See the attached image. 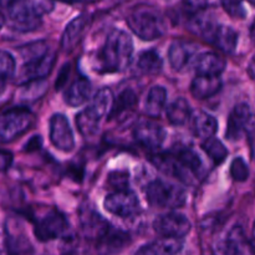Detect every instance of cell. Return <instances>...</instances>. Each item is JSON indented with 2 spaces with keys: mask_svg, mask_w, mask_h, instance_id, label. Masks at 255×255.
<instances>
[{
  "mask_svg": "<svg viewBox=\"0 0 255 255\" xmlns=\"http://www.w3.org/2000/svg\"><path fill=\"white\" fill-rule=\"evenodd\" d=\"M222 89V80L219 76H204L197 75L191 84V92L197 100H207L218 94Z\"/></svg>",
  "mask_w": 255,
  "mask_h": 255,
  "instance_id": "19",
  "label": "cell"
},
{
  "mask_svg": "<svg viewBox=\"0 0 255 255\" xmlns=\"http://www.w3.org/2000/svg\"><path fill=\"white\" fill-rule=\"evenodd\" d=\"M212 41L219 50L226 54H232L238 44V32L228 25H218Z\"/></svg>",
  "mask_w": 255,
  "mask_h": 255,
  "instance_id": "24",
  "label": "cell"
},
{
  "mask_svg": "<svg viewBox=\"0 0 255 255\" xmlns=\"http://www.w3.org/2000/svg\"><path fill=\"white\" fill-rule=\"evenodd\" d=\"M129 29L142 40L152 41L167 32V22L158 9L152 6H139L127 17Z\"/></svg>",
  "mask_w": 255,
  "mask_h": 255,
  "instance_id": "3",
  "label": "cell"
},
{
  "mask_svg": "<svg viewBox=\"0 0 255 255\" xmlns=\"http://www.w3.org/2000/svg\"><path fill=\"white\" fill-rule=\"evenodd\" d=\"M248 72H249V75H251V77L255 79V55L253 56V59L251 60V62H249Z\"/></svg>",
  "mask_w": 255,
  "mask_h": 255,
  "instance_id": "39",
  "label": "cell"
},
{
  "mask_svg": "<svg viewBox=\"0 0 255 255\" xmlns=\"http://www.w3.org/2000/svg\"><path fill=\"white\" fill-rule=\"evenodd\" d=\"M133 54V41L129 34L115 29L107 35L101 51V62L107 71H124L127 69Z\"/></svg>",
  "mask_w": 255,
  "mask_h": 255,
  "instance_id": "1",
  "label": "cell"
},
{
  "mask_svg": "<svg viewBox=\"0 0 255 255\" xmlns=\"http://www.w3.org/2000/svg\"><path fill=\"white\" fill-rule=\"evenodd\" d=\"M81 226L84 233L89 237L101 239L110 232V226L99 213L92 208H84L81 211Z\"/></svg>",
  "mask_w": 255,
  "mask_h": 255,
  "instance_id": "18",
  "label": "cell"
},
{
  "mask_svg": "<svg viewBox=\"0 0 255 255\" xmlns=\"http://www.w3.org/2000/svg\"><path fill=\"white\" fill-rule=\"evenodd\" d=\"M251 37H252V40H253V42L255 44V20H254L253 24H252V26H251Z\"/></svg>",
  "mask_w": 255,
  "mask_h": 255,
  "instance_id": "40",
  "label": "cell"
},
{
  "mask_svg": "<svg viewBox=\"0 0 255 255\" xmlns=\"http://www.w3.org/2000/svg\"><path fill=\"white\" fill-rule=\"evenodd\" d=\"M196 51L197 46L192 42L174 41L168 50L169 64L176 71H182L188 66Z\"/></svg>",
  "mask_w": 255,
  "mask_h": 255,
  "instance_id": "15",
  "label": "cell"
},
{
  "mask_svg": "<svg viewBox=\"0 0 255 255\" xmlns=\"http://www.w3.org/2000/svg\"><path fill=\"white\" fill-rule=\"evenodd\" d=\"M0 255H1V254H0Z\"/></svg>",
  "mask_w": 255,
  "mask_h": 255,
  "instance_id": "42",
  "label": "cell"
},
{
  "mask_svg": "<svg viewBox=\"0 0 255 255\" xmlns=\"http://www.w3.org/2000/svg\"><path fill=\"white\" fill-rule=\"evenodd\" d=\"M55 59H56V54L50 51H45L27 59L19 74L20 84L44 80L51 72Z\"/></svg>",
  "mask_w": 255,
  "mask_h": 255,
  "instance_id": "9",
  "label": "cell"
},
{
  "mask_svg": "<svg viewBox=\"0 0 255 255\" xmlns=\"http://www.w3.org/2000/svg\"><path fill=\"white\" fill-rule=\"evenodd\" d=\"M126 239L127 237L125 236V234H110L109 232L106 236H104L100 239L102 252H104L105 254H111L115 253L116 251H120V249L125 246V243H126Z\"/></svg>",
  "mask_w": 255,
  "mask_h": 255,
  "instance_id": "33",
  "label": "cell"
},
{
  "mask_svg": "<svg viewBox=\"0 0 255 255\" xmlns=\"http://www.w3.org/2000/svg\"><path fill=\"white\" fill-rule=\"evenodd\" d=\"M134 139L141 146L148 149H157L163 144L166 139V131L156 121L146 120L141 121L133 129Z\"/></svg>",
  "mask_w": 255,
  "mask_h": 255,
  "instance_id": "12",
  "label": "cell"
},
{
  "mask_svg": "<svg viewBox=\"0 0 255 255\" xmlns=\"http://www.w3.org/2000/svg\"><path fill=\"white\" fill-rule=\"evenodd\" d=\"M146 197L149 204L157 208L176 209L186 203V192L181 187L163 179L149 182L146 188Z\"/></svg>",
  "mask_w": 255,
  "mask_h": 255,
  "instance_id": "4",
  "label": "cell"
},
{
  "mask_svg": "<svg viewBox=\"0 0 255 255\" xmlns=\"http://www.w3.org/2000/svg\"><path fill=\"white\" fill-rule=\"evenodd\" d=\"M182 248L181 239L162 238L143 246L134 255H177Z\"/></svg>",
  "mask_w": 255,
  "mask_h": 255,
  "instance_id": "22",
  "label": "cell"
},
{
  "mask_svg": "<svg viewBox=\"0 0 255 255\" xmlns=\"http://www.w3.org/2000/svg\"><path fill=\"white\" fill-rule=\"evenodd\" d=\"M104 115L100 111H97L95 107L91 105L82 110L79 115L76 116V125L79 128L80 133L84 137H92L97 133L100 127V121Z\"/></svg>",
  "mask_w": 255,
  "mask_h": 255,
  "instance_id": "21",
  "label": "cell"
},
{
  "mask_svg": "<svg viewBox=\"0 0 255 255\" xmlns=\"http://www.w3.org/2000/svg\"><path fill=\"white\" fill-rule=\"evenodd\" d=\"M4 25H5V16L1 14V12H0V29H1Z\"/></svg>",
  "mask_w": 255,
  "mask_h": 255,
  "instance_id": "41",
  "label": "cell"
},
{
  "mask_svg": "<svg viewBox=\"0 0 255 255\" xmlns=\"http://www.w3.org/2000/svg\"><path fill=\"white\" fill-rule=\"evenodd\" d=\"M12 162V154L10 152L0 149V172L6 171Z\"/></svg>",
  "mask_w": 255,
  "mask_h": 255,
  "instance_id": "38",
  "label": "cell"
},
{
  "mask_svg": "<svg viewBox=\"0 0 255 255\" xmlns=\"http://www.w3.org/2000/svg\"><path fill=\"white\" fill-rule=\"evenodd\" d=\"M169 122L173 125H184L192 115V107L189 102L183 97L176 99L166 110Z\"/></svg>",
  "mask_w": 255,
  "mask_h": 255,
  "instance_id": "28",
  "label": "cell"
},
{
  "mask_svg": "<svg viewBox=\"0 0 255 255\" xmlns=\"http://www.w3.org/2000/svg\"><path fill=\"white\" fill-rule=\"evenodd\" d=\"M91 82L85 77L75 80L65 92V101L69 106L77 107L85 104L91 96Z\"/></svg>",
  "mask_w": 255,
  "mask_h": 255,
  "instance_id": "23",
  "label": "cell"
},
{
  "mask_svg": "<svg viewBox=\"0 0 255 255\" xmlns=\"http://www.w3.org/2000/svg\"><path fill=\"white\" fill-rule=\"evenodd\" d=\"M193 129L197 137L202 138L203 141H207V139L214 137L217 129H218V122H217L216 117L207 114V112L201 111L194 115Z\"/></svg>",
  "mask_w": 255,
  "mask_h": 255,
  "instance_id": "25",
  "label": "cell"
},
{
  "mask_svg": "<svg viewBox=\"0 0 255 255\" xmlns=\"http://www.w3.org/2000/svg\"><path fill=\"white\" fill-rule=\"evenodd\" d=\"M222 6L224 7V10H226L232 17L243 19L247 15V11L246 9H244L243 4L239 1H223L222 2Z\"/></svg>",
  "mask_w": 255,
  "mask_h": 255,
  "instance_id": "37",
  "label": "cell"
},
{
  "mask_svg": "<svg viewBox=\"0 0 255 255\" xmlns=\"http://www.w3.org/2000/svg\"><path fill=\"white\" fill-rule=\"evenodd\" d=\"M35 124V116L27 109H12L0 114V142L7 143L26 133Z\"/></svg>",
  "mask_w": 255,
  "mask_h": 255,
  "instance_id": "5",
  "label": "cell"
},
{
  "mask_svg": "<svg viewBox=\"0 0 255 255\" xmlns=\"http://www.w3.org/2000/svg\"><path fill=\"white\" fill-rule=\"evenodd\" d=\"M50 139L57 149L70 152L75 147V137L65 115L55 114L50 119Z\"/></svg>",
  "mask_w": 255,
  "mask_h": 255,
  "instance_id": "11",
  "label": "cell"
},
{
  "mask_svg": "<svg viewBox=\"0 0 255 255\" xmlns=\"http://www.w3.org/2000/svg\"><path fill=\"white\" fill-rule=\"evenodd\" d=\"M177 158L179 159L184 168L191 172L192 174H197L202 168V162L198 154L189 148L179 149L178 152H174Z\"/></svg>",
  "mask_w": 255,
  "mask_h": 255,
  "instance_id": "32",
  "label": "cell"
},
{
  "mask_svg": "<svg viewBox=\"0 0 255 255\" xmlns=\"http://www.w3.org/2000/svg\"><path fill=\"white\" fill-rule=\"evenodd\" d=\"M231 174L234 181L244 182L249 177V167L242 157H237L231 164Z\"/></svg>",
  "mask_w": 255,
  "mask_h": 255,
  "instance_id": "35",
  "label": "cell"
},
{
  "mask_svg": "<svg viewBox=\"0 0 255 255\" xmlns=\"http://www.w3.org/2000/svg\"><path fill=\"white\" fill-rule=\"evenodd\" d=\"M217 26L218 25L213 21V19L208 14H204L202 11L194 14V16L192 17L188 24L189 30L192 32L203 37V39L208 40V41H212V39H213Z\"/></svg>",
  "mask_w": 255,
  "mask_h": 255,
  "instance_id": "26",
  "label": "cell"
},
{
  "mask_svg": "<svg viewBox=\"0 0 255 255\" xmlns=\"http://www.w3.org/2000/svg\"><path fill=\"white\" fill-rule=\"evenodd\" d=\"M226 66V60L216 52H203L196 57V70L198 75L219 76Z\"/></svg>",
  "mask_w": 255,
  "mask_h": 255,
  "instance_id": "20",
  "label": "cell"
},
{
  "mask_svg": "<svg viewBox=\"0 0 255 255\" xmlns=\"http://www.w3.org/2000/svg\"><path fill=\"white\" fill-rule=\"evenodd\" d=\"M167 101V90L163 86H154L147 95L144 110L149 117H158L163 111Z\"/></svg>",
  "mask_w": 255,
  "mask_h": 255,
  "instance_id": "27",
  "label": "cell"
},
{
  "mask_svg": "<svg viewBox=\"0 0 255 255\" xmlns=\"http://www.w3.org/2000/svg\"><path fill=\"white\" fill-rule=\"evenodd\" d=\"M255 133V114L247 104H239L229 115L226 136L231 141H237L244 134Z\"/></svg>",
  "mask_w": 255,
  "mask_h": 255,
  "instance_id": "6",
  "label": "cell"
},
{
  "mask_svg": "<svg viewBox=\"0 0 255 255\" xmlns=\"http://www.w3.org/2000/svg\"><path fill=\"white\" fill-rule=\"evenodd\" d=\"M191 222L186 216L177 212L162 214L153 222V229L163 238L181 239L191 232Z\"/></svg>",
  "mask_w": 255,
  "mask_h": 255,
  "instance_id": "8",
  "label": "cell"
},
{
  "mask_svg": "<svg viewBox=\"0 0 255 255\" xmlns=\"http://www.w3.org/2000/svg\"><path fill=\"white\" fill-rule=\"evenodd\" d=\"M5 246L9 255H35L34 248L30 243L29 238L24 234L21 229H12L10 224L6 223L5 229Z\"/></svg>",
  "mask_w": 255,
  "mask_h": 255,
  "instance_id": "17",
  "label": "cell"
},
{
  "mask_svg": "<svg viewBox=\"0 0 255 255\" xmlns=\"http://www.w3.org/2000/svg\"><path fill=\"white\" fill-rule=\"evenodd\" d=\"M90 21H91L90 15L81 14L79 16L74 17L67 24L61 37V49L65 52H71L75 49V46L79 44L80 39L84 35L85 30L90 25Z\"/></svg>",
  "mask_w": 255,
  "mask_h": 255,
  "instance_id": "13",
  "label": "cell"
},
{
  "mask_svg": "<svg viewBox=\"0 0 255 255\" xmlns=\"http://www.w3.org/2000/svg\"><path fill=\"white\" fill-rule=\"evenodd\" d=\"M55 4L45 0L14 1L9 4V16L17 31H34L41 24L40 17L52 11Z\"/></svg>",
  "mask_w": 255,
  "mask_h": 255,
  "instance_id": "2",
  "label": "cell"
},
{
  "mask_svg": "<svg viewBox=\"0 0 255 255\" xmlns=\"http://www.w3.org/2000/svg\"><path fill=\"white\" fill-rule=\"evenodd\" d=\"M137 104V95L134 94L132 90L127 89L124 90L121 94L119 95L116 100H114V105H112L111 114H110V119L120 116L124 112L128 111V110L133 109Z\"/></svg>",
  "mask_w": 255,
  "mask_h": 255,
  "instance_id": "30",
  "label": "cell"
},
{
  "mask_svg": "<svg viewBox=\"0 0 255 255\" xmlns=\"http://www.w3.org/2000/svg\"><path fill=\"white\" fill-rule=\"evenodd\" d=\"M128 178L129 176L127 172L116 171L110 173L107 182H109V184L112 187V188L116 189V192L128 191V182H129Z\"/></svg>",
  "mask_w": 255,
  "mask_h": 255,
  "instance_id": "36",
  "label": "cell"
},
{
  "mask_svg": "<svg viewBox=\"0 0 255 255\" xmlns=\"http://www.w3.org/2000/svg\"><path fill=\"white\" fill-rule=\"evenodd\" d=\"M202 148L207 154L213 159L216 163H222L228 157V149L227 147L216 137L207 139L202 143Z\"/></svg>",
  "mask_w": 255,
  "mask_h": 255,
  "instance_id": "31",
  "label": "cell"
},
{
  "mask_svg": "<svg viewBox=\"0 0 255 255\" xmlns=\"http://www.w3.org/2000/svg\"><path fill=\"white\" fill-rule=\"evenodd\" d=\"M104 206L110 213L127 218L134 216L138 212L139 201L136 194L131 191L114 192L105 198Z\"/></svg>",
  "mask_w": 255,
  "mask_h": 255,
  "instance_id": "10",
  "label": "cell"
},
{
  "mask_svg": "<svg viewBox=\"0 0 255 255\" xmlns=\"http://www.w3.org/2000/svg\"><path fill=\"white\" fill-rule=\"evenodd\" d=\"M151 162L157 168H159V171L164 172L169 176L176 177L183 182L191 181L192 173L184 168V166L179 162L174 153L156 154V156H152Z\"/></svg>",
  "mask_w": 255,
  "mask_h": 255,
  "instance_id": "14",
  "label": "cell"
},
{
  "mask_svg": "<svg viewBox=\"0 0 255 255\" xmlns=\"http://www.w3.org/2000/svg\"><path fill=\"white\" fill-rule=\"evenodd\" d=\"M34 232L39 241H54L66 236L69 232V222L61 212L50 211L36 222Z\"/></svg>",
  "mask_w": 255,
  "mask_h": 255,
  "instance_id": "7",
  "label": "cell"
},
{
  "mask_svg": "<svg viewBox=\"0 0 255 255\" xmlns=\"http://www.w3.org/2000/svg\"><path fill=\"white\" fill-rule=\"evenodd\" d=\"M137 65L143 74L156 75L163 67V61L156 50H146L139 54Z\"/></svg>",
  "mask_w": 255,
  "mask_h": 255,
  "instance_id": "29",
  "label": "cell"
},
{
  "mask_svg": "<svg viewBox=\"0 0 255 255\" xmlns=\"http://www.w3.org/2000/svg\"><path fill=\"white\" fill-rule=\"evenodd\" d=\"M226 255H255V248L242 227H234L226 241Z\"/></svg>",
  "mask_w": 255,
  "mask_h": 255,
  "instance_id": "16",
  "label": "cell"
},
{
  "mask_svg": "<svg viewBox=\"0 0 255 255\" xmlns=\"http://www.w3.org/2000/svg\"><path fill=\"white\" fill-rule=\"evenodd\" d=\"M16 64L10 52L0 50V80H7L15 74Z\"/></svg>",
  "mask_w": 255,
  "mask_h": 255,
  "instance_id": "34",
  "label": "cell"
}]
</instances>
